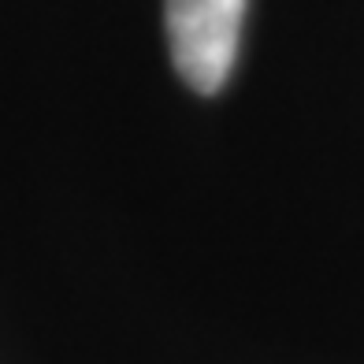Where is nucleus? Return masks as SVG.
<instances>
[{
	"mask_svg": "<svg viewBox=\"0 0 364 364\" xmlns=\"http://www.w3.org/2000/svg\"><path fill=\"white\" fill-rule=\"evenodd\" d=\"M250 0H168L164 23L175 71L190 90L216 93L238 60L242 23Z\"/></svg>",
	"mask_w": 364,
	"mask_h": 364,
	"instance_id": "1",
	"label": "nucleus"
}]
</instances>
